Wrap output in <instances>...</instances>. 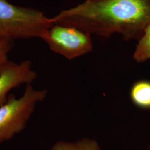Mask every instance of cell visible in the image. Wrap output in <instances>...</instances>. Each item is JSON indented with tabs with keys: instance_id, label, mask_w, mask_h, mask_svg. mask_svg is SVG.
Segmentation results:
<instances>
[{
	"instance_id": "obj_1",
	"label": "cell",
	"mask_w": 150,
	"mask_h": 150,
	"mask_svg": "<svg viewBox=\"0 0 150 150\" xmlns=\"http://www.w3.org/2000/svg\"><path fill=\"white\" fill-rule=\"evenodd\" d=\"M54 25L76 27L90 35L125 41L139 40L150 23V0H85L51 18Z\"/></svg>"
},
{
	"instance_id": "obj_2",
	"label": "cell",
	"mask_w": 150,
	"mask_h": 150,
	"mask_svg": "<svg viewBox=\"0 0 150 150\" xmlns=\"http://www.w3.org/2000/svg\"><path fill=\"white\" fill-rule=\"evenodd\" d=\"M42 12L0 0V38H42L54 25Z\"/></svg>"
},
{
	"instance_id": "obj_3",
	"label": "cell",
	"mask_w": 150,
	"mask_h": 150,
	"mask_svg": "<svg viewBox=\"0 0 150 150\" xmlns=\"http://www.w3.org/2000/svg\"><path fill=\"white\" fill-rule=\"evenodd\" d=\"M47 94V90H36L29 84L20 97L8 96L0 106V145L25 129L38 103L43 101Z\"/></svg>"
},
{
	"instance_id": "obj_4",
	"label": "cell",
	"mask_w": 150,
	"mask_h": 150,
	"mask_svg": "<svg viewBox=\"0 0 150 150\" xmlns=\"http://www.w3.org/2000/svg\"><path fill=\"white\" fill-rule=\"evenodd\" d=\"M42 39L51 50L69 59H74L93 50L91 35L72 26L54 25Z\"/></svg>"
},
{
	"instance_id": "obj_5",
	"label": "cell",
	"mask_w": 150,
	"mask_h": 150,
	"mask_svg": "<svg viewBox=\"0 0 150 150\" xmlns=\"http://www.w3.org/2000/svg\"><path fill=\"white\" fill-rule=\"evenodd\" d=\"M36 77L30 60L20 63L6 61L0 67V106L7 100L10 91L22 85L32 84Z\"/></svg>"
},
{
	"instance_id": "obj_6",
	"label": "cell",
	"mask_w": 150,
	"mask_h": 150,
	"mask_svg": "<svg viewBox=\"0 0 150 150\" xmlns=\"http://www.w3.org/2000/svg\"><path fill=\"white\" fill-rule=\"evenodd\" d=\"M130 97L137 107L150 109V81L141 80L134 83L131 89Z\"/></svg>"
},
{
	"instance_id": "obj_7",
	"label": "cell",
	"mask_w": 150,
	"mask_h": 150,
	"mask_svg": "<svg viewBox=\"0 0 150 150\" xmlns=\"http://www.w3.org/2000/svg\"><path fill=\"white\" fill-rule=\"evenodd\" d=\"M50 150H101L98 143L94 139L83 138L76 141H59Z\"/></svg>"
},
{
	"instance_id": "obj_8",
	"label": "cell",
	"mask_w": 150,
	"mask_h": 150,
	"mask_svg": "<svg viewBox=\"0 0 150 150\" xmlns=\"http://www.w3.org/2000/svg\"><path fill=\"white\" fill-rule=\"evenodd\" d=\"M133 58L138 63L150 59V23L146 27L143 35L139 40Z\"/></svg>"
},
{
	"instance_id": "obj_9",
	"label": "cell",
	"mask_w": 150,
	"mask_h": 150,
	"mask_svg": "<svg viewBox=\"0 0 150 150\" xmlns=\"http://www.w3.org/2000/svg\"><path fill=\"white\" fill-rule=\"evenodd\" d=\"M11 40L0 38V67L8 60V54L11 51Z\"/></svg>"
},
{
	"instance_id": "obj_10",
	"label": "cell",
	"mask_w": 150,
	"mask_h": 150,
	"mask_svg": "<svg viewBox=\"0 0 150 150\" xmlns=\"http://www.w3.org/2000/svg\"></svg>"
}]
</instances>
